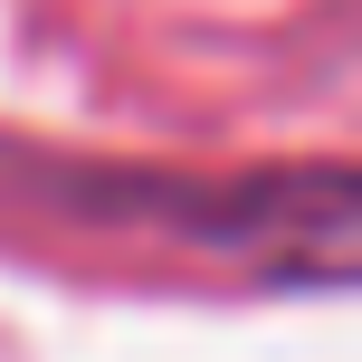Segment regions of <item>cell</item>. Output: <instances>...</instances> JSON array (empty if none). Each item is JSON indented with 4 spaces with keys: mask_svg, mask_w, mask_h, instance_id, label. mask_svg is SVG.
Returning a JSON list of instances; mask_svg holds the SVG:
<instances>
[{
    "mask_svg": "<svg viewBox=\"0 0 362 362\" xmlns=\"http://www.w3.org/2000/svg\"><path fill=\"white\" fill-rule=\"evenodd\" d=\"M0 191L57 219L95 229H144L181 238L210 257H267L286 276L344 286L353 276V172L305 163V172H153V163H67V153H19L0 144Z\"/></svg>",
    "mask_w": 362,
    "mask_h": 362,
    "instance_id": "cell-1",
    "label": "cell"
}]
</instances>
